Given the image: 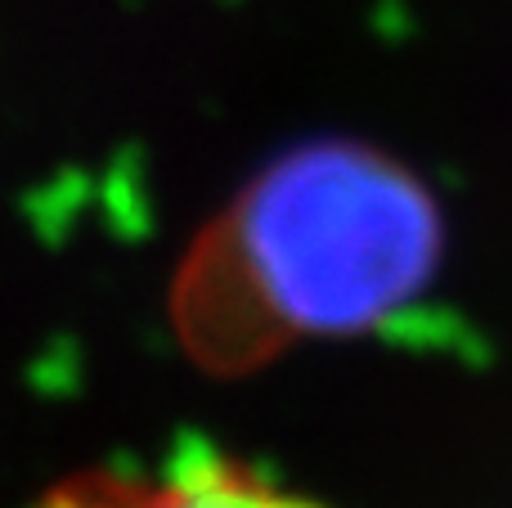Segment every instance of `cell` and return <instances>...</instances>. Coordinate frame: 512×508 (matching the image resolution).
Returning a JSON list of instances; mask_svg holds the SVG:
<instances>
[{
  "label": "cell",
  "mask_w": 512,
  "mask_h": 508,
  "mask_svg": "<svg viewBox=\"0 0 512 508\" xmlns=\"http://www.w3.org/2000/svg\"><path fill=\"white\" fill-rule=\"evenodd\" d=\"M432 257V203L405 171L364 149H306L189 252L176 329L198 360L234 369L297 333L382 320L418 293Z\"/></svg>",
  "instance_id": "1"
},
{
  "label": "cell",
  "mask_w": 512,
  "mask_h": 508,
  "mask_svg": "<svg viewBox=\"0 0 512 508\" xmlns=\"http://www.w3.org/2000/svg\"><path fill=\"white\" fill-rule=\"evenodd\" d=\"M36 508H324L288 486L270 482L261 468L221 450L189 446L158 468L122 473L90 468L59 482Z\"/></svg>",
  "instance_id": "2"
}]
</instances>
